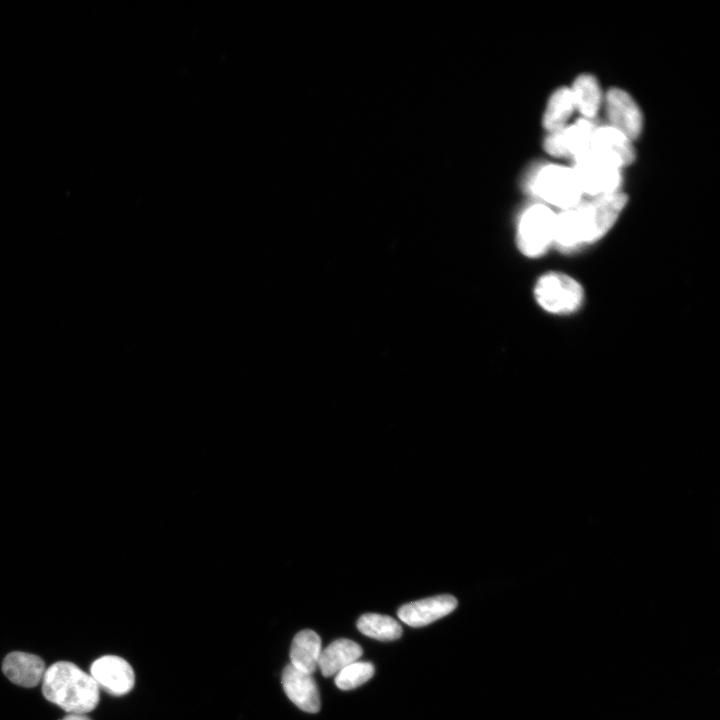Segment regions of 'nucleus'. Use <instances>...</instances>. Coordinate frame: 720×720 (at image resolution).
Wrapping results in <instances>:
<instances>
[{
  "mask_svg": "<svg viewBox=\"0 0 720 720\" xmlns=\"http://www.w3.org/2000/svg\"><path fill=\"white\" fill-rule=\"evenodd\" d=\"M627 203V196L614 192L578 203L556 215L554 242L566 249L592 243L614 225Z\"/></svg>",
  "mask_w": 720,
  "mask_h": 720,
  "instance_id": "nucleus-1",
  "label": "nucleus"
},
{
  "mask_svg": "<svg viewBox=\"0 0 720 720\" xmlns=\"http://www.w3.org/2000/svg\"><path fill=\"white\" fill-rule=\"evenodd\" d=\"M41 682L44 697L68 714H86L99 703L97 683L72 662L53 663L45 670Z\"/></svg>",
  "mask_w": 720,
  "mask_h": 720,
  "instance_id": "nucleus-2",
  "label": "nucleus"
},
{
  "mask_svg": "<svg viewBox=\"0 0 720 720\" xmlns=\"http://www.w3.org/2000/svg\"><path fill=\"white\" fill-rule=\"evenodd\" d=\"M528 188L545 202L568 209L576 206L582 190L571 168L549 164L534 172L528 180Z\"/></svg>",
  "mask_w": 720,
  "mask_h": 720,
  "instance_id": "nucleus-3",
  "label": "nucleus"
},
{
  "mask_svg": "<svg viewBox=\"0 0 720 720\" xmlns=\"http://www.w3.org/2000/svg\"><path fill=\"white\" fill-rule=\"evenodd\" d=\"M573 161L571 169L582 193L597 197L617 191L621 183V166L616 161L590 148Z\"/></svg>",
  "mask_w": 720,
  "mask_h": 720,
  "instance_id": "nucleus-4",
  "label": "nucleus"
},
{
  "mask_svg": "<svg viewBox=\"0 0 720 720\" xmlns=\"http://www.w3.org/2000/svg\"><path fill=\"white\" fill-rule=\"evenodd\" d=\"M555 213L543 204L529 206L520 216L516 242L528 257L542 255L554 242Z\"/></svg>",
  "mask_w": 720,
  "mask_h": 720,
  "instance_id": "nucleus-5",
  "label": "nucleus"
},
{
  "mask_svg": "<svg viewBox=\"0 0 720 720\" xmlns=\"http://www.w3.org/2000/svg\"><path fill=\"white\" fill-rule=\"evenodd\" d=\"M537 303L547 312L567 314L582 304L584 291L574 278L558 272L541 276L534 288Z\"/></svg>",
  "mask_w": 720,
  "mask_h": 720,
  "instance_id": "nucleus-6",
  "label": "nucleus"
},
{
  "mask_svg": "<svg viewBox=\"0 0 720 720\" xmlns=\"http://www.w3.org/2000/svg\"><path fill=\"white\" fill-rule=\"evenodd\" d=\"M90 675L99 688L114 696L127 694L135 684V675L130 664L115 655L96 659L90 667Z\"/></svg>",
  "mask_w": 720,
  "mask_h": 720,
  "instance_id": "nucleus-7",
  "label": "nucleus"
},
{
  "mask_svg": "<svg viewBox=\"0 0 720 720\" xmlns=\"http://www.w3.org/2000/svg\"><path fill=\"white\" fill-rule=\"evenodd\" d=\"M606 114L611 127L629 140L636 139L642 130V115L633 98L619 88L610 89L605 96Z\"/></svg>",
  "mask_w": 720,
  "mask_h": 720,
  "instance_id": "nucleus-8",
  "label": "nucleus"
},
{
  "mask_svg": "<svg viewBox=\"0 0 720 720\" xmlns=\"http://www.w3.org/2000/svg\"><path fill=\"white\" fill-rule=\"evenodd\" d=\"M595 128L589 119H580L550 133L544 141V148L547 153L555 157L575 158L589 148Z\"/></svg>",
  "mask_w": 720,
  "mask_h": 720,
  "instance_id": "nucleus-9",
  "label": "nucleus"
},
{
  "mask_svg": "<svg viewBox=\"0 0 720 720\" xmlns=\"http://www.w3.org/2000/svg\"><path fill=\"white\" fill-rule=\"evenodd\" d=\"M457 605L458 601L452 595H436L404 604L397 614L409 626L422 627L450 614Z\"/></svg>",
  "mask_w": 720,
  "mask_h": 720,
  "instance_id": "nucleus-10",
  "label": "nucleus"
},
{
  "mask_svg": "<svg viewBox=\"0 0 720 720\" xmlns=\"http://www.w3.org/2000/svg\"><path fill=\"white\" fill-rule=\"evenodd\" d=\"M281 683L287 697L301 710L316 713L320 710V694L312 674L288 664L282 672Z\"/></svg>",
  "mask_w": 720,
  "mask_h": 720,
  "instance_id": "nucleus-11",
  "label": "nucleus"
},
{
  "mask_svg": "<svg viewBox=\"0 0 720 720\" xmlns=\"http://www.w3.org/2000/svg\"><path fill=\"white\" fill-rule=\"evenodd\" d=\"M45 663L37 655L14 651L2 662V671L14 684L31 688L37 686L45 673Z\"/></svg>",
  "mask_w": 720,
  "mask_h": 720,
  "instance_id": "nucleus-12",
  "label": "nucleus"
},
{
  "mask_svg": "<svg viewBox=\"0 0 720 720\" xmlns=\"http://www.w3.org/2000/svg\"><path fill=\"white\" fill-rule=\"evenodd\" d=\"M589 148L610 157L621 167L635 158L631 140L609 125L595 128Z\"/></svg>",
  "mask_w": 720,
  "mask_h": 720,
  "instance_id": "nucleus-13",
  "label": "nucleus"
},
{
  "mask_svg": "<svg viewBox=\"0 0 720 720\" xmlns=\"http://www.w3.org/2000/svg\"><path fill=\"white\" fill-rule=\"evenodd\" d=\"M321 652L319 635L310 629L301 630L291 643L290 664L300 671L313 674L318 668Z\"/></svg>",
  "mask_w": 720,
  "mask_h": 720,
  "instance_id": "nucleus-14",
  "label": "nucleus"
},
{
  "mask_svg": "<svg viewBox=\"0 0 720 720\" xmlns=\"http://www.w3.org/2000/svg\"><path fill=\"white\" fill-rule=\"evenodd\" d=\"M363 650L359 644L349 639H337L322 649L318 668L325 677L336 675L347 665L357 661Z\"/></svg>",
  "mask_w": 720,
  "mask_h": 720,
  "instance_id": "nucleus-15",
  "label": "nucleus"
},
{
  "mask_svg": "<svg viewBox=\"0 0 720 720\" xmlns=\"http://www.w3.org/2000/svg\"><path fill=\"white\" fill-rule=\"evenodd\" d=\"M575 109L585 119L593 118L601 104V92L596 79L587 74L580 75L570 88Z\"/></svg>",
  "mask_w": 720,
  "mask_h": 720,
  "instance_id": "nucleus-16",
  "label": "nucleus"
},
{
  "mask_svg": "<svg viewBox=\"0 0 720 720\" xmlns=\"http://www.w3.org/2000/svg\"><path fill=\"white\" fill-rule=\"evenodd\" d=\"M575 109L570 88L562 87L550 97L543 117V125L550 133L566 126Z\"/></svg>",
  "mask_w": 720,
  "mask_h": 720,
  "instance_id": "nucleus-17",
  "label": "nucleus"
},
{
  "mask_svg": "<svg viewBox=\"0 0 720 720\" xmlns=\"http://www.w3.org/2000/svg\"><path fill=\"white\" fill-rule=\"evenodd\" d=\"M357 628L362 634L380 641L396 640L402 635V627L394 618L377 613L360 616Z\"/></svg>",
  "mask_w": 720,
  "mask_h": 720,
  "instance_id": "nucleus-18",
  "label": "nucleus"
},
{
  "mask_svg": "<svg viewBox=\"0 0 720 720\" xmlns=\"http://www.w3.org/2000/svg\"><path fill=\"white\" fill-rule=\"evenodd\" d=\"M374 671L372 663L357 660L336 674L335 684L341 690H351L367 682Z\"/></svg>",
  "mask_w": 720,
  "mask_h": 720,
  "instance_id": "nucleus-19",
  "label": "nucleus"
},
{
  "mask_svg": "<svg viewBox=\"0 0 720 720\" xmlns=\"http://www.w3.org/2000/svg\"><path fill=\"white\" fill-rule=\"evenodd\" d=\"M61 720H91L86 714L69 713Z\"/></svg>",
  "mask_w": 720,
  "mask_h": 720,
  "instance_id": "nucleus-20",
  "label": "nucleus"
}]
</instances>
